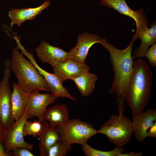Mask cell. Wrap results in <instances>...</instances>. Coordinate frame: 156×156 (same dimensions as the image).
<instances>
[{
	"mask_svg": "<svg viewBox=\"0 0 156 156\" xmlns=\"http://www.w3.org/2000/svg\"><path fill=\"white\" fill-rule=\"evenodd\" d=\"M72 144H68L60 138L55 143L46 149L41 156H65L71 151Z\"/></svg>",
	"mask_w": 156,
	"mask_h": 156,
	"instance_id": "44dd1931",
	"label": "cell"
},
{
	"mask_svg": "<svg viewBox=\"0 0 156 156\" xmlns=\"http://www.w3.org/2000/svg\"><path fill=\"white\" fill-rule=\"evenodd\" d=\"M38 58L42 62L47 63L53 67L68 59V52L62 48L53 46L42 40L35 49Z\"/></svg>",
	"mask_w": 156,
	"mask_h": 156,
	"instance_id": "7c38bea8",
	"label": "cell"
},
{
	"mask_svg": "<svg viewBox=\"0 0 156 156\" xmlns=\"http://www.w3.org/2000/svg\"><path fill=\"white\" fill-rule=\"evenodd\" d=\"M67 106L64 104L55 105L46 109L42 121H47L52 128L65 125L69 120Z\"/></svg>",
	"mask_w": 156,
	"mask_h": 156,
	"instance_id": "e0dca14e",
	"label": "cell"
},
{
	"mask_svg": "<svg viewBox=\"0 0 156 156\" xmlns=\"http://www.w3.org/2000/svg\"><path fill=\"white\" fill-rule=\"evenodd\" d=\"M148 59L149 64L152 66H156V43L151 45L145 55Z\"/></svg>",
	"mask_w": 156,
	"mask_h": 156,
	"instance_id": "cb8c5ba5",
	"label": "cell"
},
{
	"mask_svg": "<svg viewBox=\"0 0 156 156\" xmlns=\"http://www.w3.org/2000/svg\"><path fill=\"white\" fill-rule=\"evenodd\" d=\"M11 65L17 83L25 92L31 94L40 91H50L44 77L20 53L18 48L13 49Z\"/></svg>",
	"mask_w": 156,
	"mask_h": 156,
	"instance_id": "3957f363",
	"label": "cell"
},
{
	"mask_svg": "<svg viewBox=\"0 0 156 156\" xmlns=\"http://www.w3.org/2000/svg\"><path fill=\"white\" fill-rule=\"evenodd\" d=\"M156 120V110L149 108L137 115L132 120L133 133L138 142H143L146 133Z\"/></svg>",
	"mask_w": 156,
	"mask_h": 156,
	"instance_id": "5bb4252c",
	"label": "cell"
},
{
	"mask_svg": "<svg viewBox=\"0 0 156 156\" xmlns=\"http://www.w3.org/2000/svg\"><path fill=\"white\" fill-rule=\"evenodd\" d=\"M102 39L98 34L87 32L78 35L76 45L68 52V59L85 63L90 48L95 44L101 43Z\"/></svg>",
	"mask_w": 156,
	"mask_h": 156,
	"instance_id": "8fae6325",
	"label": "cell"
},
{
	"mask_svg": "<svg viewBox=\"0 0 156 156\" xmlns=\"http://www.w3.org/2000/svg\"><path fill=\"white\" fill-rule=\"evenodd\" d=\"M142 153H136L134 151L129 152L122 153L120 154L119 156H142Z\"/></svg>",
	"mask_w": 156,
	"mask_h": 156,
	"instance_id": "4316f807",
	"label": "cell"
},
{
	"mask_svg": "<svg viewBox=\"0 0 156 156\" xmlns=\"http://www.w3.org/2000/svg\"><path fill=\"white\" fill-rule=\"evenodd\" d=\"M133 36L128 46L123 50L115 46L102 38L101 44L110 54V62L114 73L112 83L108 90L109 94H114L117 104L124 103L125 97L133 69L132 53L136 40Z\"/></svg>",
	"mask_w": 156,
	"mask_h": 156,
	"instance_id": "7a4b0ae2",
	"label": "cell"
},
{
	"mask_svg": "<svg viewBox=\"0 0 156 156\" xmlns=\"http://www.w3.org/2000/svg\"><path fill=\"white\" fill-rule=\"evenodd\" d=\"M100 3L102 5L112 8L135 21L136 30L132 36L135 39L138 38L141 33L148 28V18L142 8L133 10L129 6L125 0H101Z\"/></svg>",
	"mask_w": 156,
	"mask_h": 156,
	"instance_id": "ba28073f",
	"label": "cell"
},
{
	"mask_svg": "<svg viewBox=\"0 0 156 156\" xmlns=\"http://www.w3.org/2000/svg\"><path fill=\"white\" fill-rule=\"evenodd\" d=\"M11 96L12 113L15 121L24 113L30 94L25 92L18 84L14 83Z\"/></svg>",
	"mask_w": 156,
	"mask_h": 156,
	"instance_id": "2e32d148",
	"label": "cell"
},
{
	"mask_svg": "<svg viewBox=\"0 0 156 156\" xmlns=\"http://www.w3.org/2000/svg\"><path fill=\"white\" fill-rule=\"evenodd\" d=\"M153 74L147 62L139 58L133 60L132 72L125 100L130 107L132 119L143 112L151 99Z\"/></svg>",
	"mask_w": 156,
	"mask_h": 156,
	"instance_id": "6da1fadb",
	"label": "cell"
},
{
	"mask_svg": "<svg viewBox=\"0 0 156 156\" xmlns=\"http://www.w3.org/2000/svg\"><path fill=\"white\" fill-rule=\"evenodd\" d=\"M55 129L60 138L70 144L82 145L97 134V130L92 125L78 119L69 120L65 125Z\"/></svg>",
	"mask_w": 156,
	"mask_h": 156,
	"instance_id": "5b68a950",
	"label": "cell"
},
{
	"mask_svg": "<svg viewBox=\"0 0 156 156\" xmlns=\"http://www.w3.org/2000/svg\"><path fill=\"white\" fill-rule=\"evenodd\" d=\"M4 76L0 81V129L6 130L15 122L12 116L11 91L9 83L11 75V60L6 59L4 63Z\"/></svg>",
	"mask_w": 156,
	"mask_h": 156,
	"instance_id": "8992f818",
	"label": "cell"
},
{
	"mask_svg": "<svg viewBox=\"0 0 156 156\" xmlns=\"http://www.w3.org/2000/svg\"><path fill=\"white\" fill-rule=\"evenodd\" d=\"M117 105H119V104H117Z\"/></svg>",
	"mask_w": 156,
	"mask_h": 156,
	"instance_id": "f1b7e54d",
	"label": "cell"
},
{
	"mask_svg": "<svg viewBox=\"0 0 156 156\" xmlns=\"http://www.w3.org/2000/svg\"><path fill=\"white\" fill-rule=\"evenodd\" d=\"M138 38L140 39L141 44L133 52L132 57L133 60L145 57L149 47L156 42V24L152 23L151 27L142 32Z\"/></svg>",
	"mask_w": 156,
	"mask_h": 156,
	"instance_id": "ac0fdd59",
	"label": "cell"
},
{
	"mask_svg": "<svg viewBox=\"0 0 156 156\" xmlns=\"http://www.w3.org/2000/svg\"><path fill=\"white\" fill-rule=\"evenodd\" d=\"M10 156H34L29 150L23 148H16L10 152Z\"/></svg>",
	"mask_w": 156,
	"mask_h": 156,
	"instance_id": "d4e9b609",
	"label": "cell"
},
{
	"mask_svg": "<svg viewBox=\"0 0 156 156\" xmlns=\"http://www.w3.org/2000/svg\"><path fill=\"white\" fill-rule=\"evenodd\" d=\"M43 127L42 122L34 120L33 122L27 120L25 122L23 127V132L24 136L32 135L37 137L40 133Z\"/></svg>",
	"mask_w": 156,
	"mask_h": 156,
	"instance_id": "603a6c76",
	"label": "cell"
},
{
	"mask_svg": "<svg viewBox=\"0 0 156 156\" xmlns=\"http://www.w3.org/2000/svg\"><path fill=\"white\" fill-rule=\"evenodd\" d=\"M28 119L27 114L24 113L9 128L6 130L0 129V140L4 146L5 152L9 153L18 148H27L32 151L33 144L25 141L23 129L25 121Z\"/></svg>",
	"mask_w": 156,
	"mask_h": 156,
	"instance_id": "52a82bcc",
	"label": "cell"
},
{
	"mask_svg": "<svg viewBox=\"0 0 156 156\" xmlns=\"http://www.w3.org/2000/svg\"><path fill=\"white\" fill-rule=\"evenodd\" d=\"M81 148L87 156H119L124 152L125 149L122 147H116L109 151H103L95 149L89 145L87 142L81 145Z\"/></svg>",
	"mask_w": 156,
	"mask_h": 156,
	"instance_id": "7402d4cb",
	"label": "cell"
},
{
	"mask_svg": "<svg viewBox=\"0 0 156 156\" xmlns=\"http://www.w3.org/2000/svg\"><path fill=\"white\" fill-rule=\"evenodd\" d=\"M57 99L53 94L50 93L41 94L39 91H36L30 94L25 111L27 114L28 119L36 116L38 118L39 121L42 122L47 107L54 103Z\"/></svg>",
	"mask_w": 156,
	"mask_h": 156,
	"instance_id": "9c48e42d",
	"label": "cell"
},
{
	"mask_svg": "<svg viewBox=\"0 0 156 156\" xmlns=\"http://www.w3.org/2000/svg\"><path fill=\"white\" fill-rule=\"evenodd\" d=\"M23 54L27 57L39 73L45 79L50 91L56 98L66 97L74 101L76 99L70 94L68 91L64 87L62 83L54 73H50L40 68L35 61L32 53L27 51L25 49L22 51Z\"/></svg>",
	"mask_w": 156,
	"mask_h": 156,
	"instance_id": "30bf717a",
	"label": "cell"
},
{
	"mask_svg": "<svg viewBox=\"0 0 156 156\" xmlns=\"http://www.w3.org/2000/svg\"><path fill=\"white\" fill-rule=\"evenodd\" d=\"M76 84L81 95L84 96L90 95L94 90L97 76L88 72L82 74L72 79Z\"/></svg>",
	"mask_w": 156,
	"mask_h": 156,
	"instance_id": "ffe728a7",
	"label": "cell"
},
{
	"mask_svg": "<svg viewBox=\"0 0 156 156\" xmlns=\"http://www.w3.org/2000/svg\"><path fill=\"white\" fill-rule=\"evenodd\" d=\"M42 122V129L39 135L40 140L38 144L40 155L60 138L57 130L51 127L48 121Z\"/></svg>",
	"mask_w": 156,
	"mask_h": 156,
	"instance_id": "d6986e66",
	"label": "cell"
},
{
	"mask_svg": "<svg viewBox=\"0 0 156 156\" xmlns=\"http://www.w3.org/2000/svg\"><path fill=\"white\" fill-rule=\"evenodd\" d=\"M53 73L62 83L67 79L72 80L90 70L89 66L86 63L70 59L53 67Z\"/></svg>",
	"mask_w": 156,
	"mask_h": 156,
	"instance_id": "4fadbf2b",
	"label": "cell"
},
{
	"mask_svg": "<svg viewBox=\"0 0 156 156\" xmlns=\"http://www.w3.org/2000/svg\"><path fill=\"white\" fill-rule=\"evenodd\" d=\"M50 4V1L47 0L39 6L35 8L12 9L8 12V14L11 20V26L16 24L20 27L24 21L34 19L38 15L40 14L41 12L48 7Z\"/></svg>",
	"mask_w": 156,
	"mask_h": 156,
	"instance_id": "9a60e30c",
	"label": "cell"
},
{
	"mask_svg": "<svg viewBox=\"0 0 156 156\" xmlns=\"http://www.w3.org/2000/svg\"><path fill=\"white\" fill-rule=\"evenodd\" d=\"M146 136L156 138V120L147 131Z\"/></svg>",
	"mask_w": 156,
	"mask_h": 156,
	"instance_id": "484cf974",
	"label": "cell"
},
{
	"mask_svg": "<svg viewBox=\"0 0 156 156\" xmlns=\"http://www.w3.org/2000/svg\"><path fill=\"white\" fill-rule=\"evenodd\" d=\"M133 133L132 121L123 114H112L97 130L105 135L116 147H122L130 141Z\"/></svg>",
	"mask_w": 156,
	"mask_h": 156,
	"instance_id": "277c9868",
	"label": "cell"
},
{
	"mask_svg": "<svg viewBox=\"0 0 156 156\" xmlns=\"http://www.w3.org/2000/svg\"><path fill=\"white\" fill-rule=\"evenodd\" d=\"M10 153L5 152L3 144L0 140V156H10Z\"/></svg>",
	"mask_w": 156,
	"mask_h": 156,
	"instance_id": "83f0119b",
	"label": "cell"
}]
</instances>
